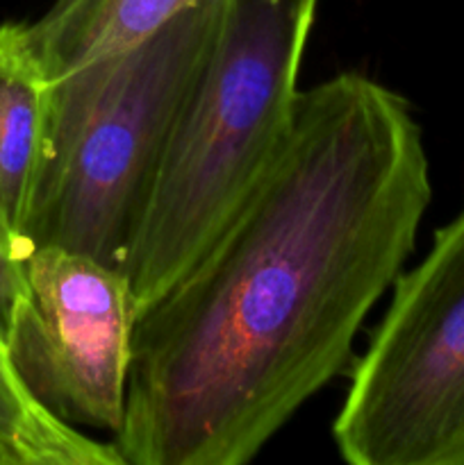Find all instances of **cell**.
<instances>
[{
  "label": "cell",
  "mask_w": 464,
  "mask_h": 465,
  "mask_svg": "<svg viewBox=\"0 0 464 465\" xmlns=\"http://www.w3.org/2000/svg\"><path fill=\"white\" fill-rule=\"evenodd\" d=\"M25 291L5 343L36 402L71 427L116 434L126 416L136 313L121 268L44 245L23 262Z\"/></svg>",
  "instance_id": "5b68a950"
},
{
  "label": "cell",
  "mask_w": 464,
  "mask_h": 465,
  "mask_svg": "<svg viewBox=\"0 0 464 465\" xmlns=\"http://www.w3.org/2000/svg\"><path fill=\"white\" fill-rule=\"evenodd\" d=\"M25 291V277H23V263L16 257L12 239L0 221V325L5 327L14 302ZM5 334V331H3Z\"/></svg>",
  "instance_id": "9c48e42d"
},
{
  "label": "cell",
  "mask_w": 464,
  "mask_h": 465,
  "mask_svg": "<svg viewBox=\"0 0 464 465\" xmlns=\"http://www.w3.org/2000/svg\"><path fill=\"white\" fill-rule=\"evenodd\" d=\"M0 465H126L100 443L41 407L18 377L0 325Z\"/></svg>",
  "instance_id": "ba28073f"
},
{
  "label": "cell",
  "mask_w": 464,
  "mask_h": 465,
  "mask_svg": "<svg viewBox=\"0 0 464 465\" xmlns=\"http://www.w3.org/2000/svg\"><path fill=\"white\" fill-rule=\"evenodd\" d=\"M227 0H198L153 39L50 82L48 127L21 257L44 245L126 262L177 114L214 48Z\"/></svg>",
  "instance_id": "3957f363"
},
{
  "label": "cell",
  "mask_w": 464,
  "mask_h": 465,
  "mask_svg": "<svg viewBox=\"0 0 464 465\" xmlns=\"http://www.w3.org/2000/svg\"><path fill=\"white\" fill-rule=\"evenodd\" d=\"M318 0H227L164 145L123 272L136 321L198 263L280 150Z\"/></svg>",
  "instance_id": "7a4b0ae2"
},
{
  "label": "cell",
  "mask_w": 464,
  "mask_h": 465,
  "mask_svg": "<svg viewBox=\"0 0 464 465\" xmlns=\"http://www.w3.org/2000/svg\"><path fill=\"white\" fill-rule=\"evenodd\" d=\"M432 198L403 95L358 71L300 91L267 173L132 331L126 465H244L353 357Z\"/></svg>",
  "instance_id": "6da1fadb"
},
{
  "label": "cell",
  "mask_w": 464,
  "mask_h": 465,
  "mask_svg": "<svg viewBox=\"0 0 464 465\" xmlns=\"http://www.w3.org/2000/svg\"><path fill=\"white\" fill-rule=\"evenodd\" d=\"M332 439L353 465H464V207L396 277Z\"/></svg>",
  "instance_id": "277c9868"
},
{
  "label": "cell",
  "mask_w": 464,
  "mask_h": 465,
  "mask_svg": "<svg viewBox=\"0 0 464 465\" xmlns=\"http://www.w3.org/2000/svg\"><path fill=\"white\" fill-rule=\"evenodd\" d=\"M198 0H55L30 27L48 80L116 57L153 39Z\"/></svg>",
  "instance_id": "52a82bcc"
},
{
  "label": "cell",
  "mask_w": 464,
  "mask_h": 465,
  "mask_svg": "<svg viewBox=\"0 0 464 465\" xmlns=\"http://www.w3.org/2000/svg\"><path fill=\"white\" fill-rule=\"evenodd\" d=\"M48 104L50 80L30 27L0 23V221L21 263V230L44 154Z\"/></svg>",
  "instance_id": "8992f818"
}]
</instances>
